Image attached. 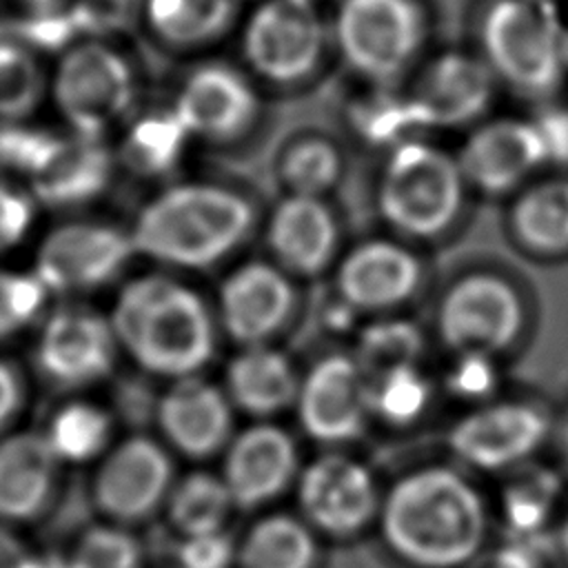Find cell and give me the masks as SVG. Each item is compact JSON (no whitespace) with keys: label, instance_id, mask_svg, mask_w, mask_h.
<instances>
[{"label":"cell","instance_id":"6","mask_svg":"<svg viewBox=\"0 0 568 568\" xmlns=\"http://www.w3.org/2000/svg\"><path fill=\"white\" fill-rule=\"evenodd\" d=\"M564 22L557 4L535 0H470L466 42L495 75L501 93L532 106L561 95Z\"/></svg>","mask_w":568,"mask_h":568},{"label":"cell","instance_id":"48","mask_svg":"<svg viewBox=\"0 0 568 568\" xmlns=\"http://www.w3.org/2000/svg\"><path fill=\"white\" fill-rule=\"evenodd\" d=\"M11 4L18 7V13H31V11H44L69 4V0H11Z\"/></svg>","mask_w":568,"mask_h":568},{"label":"cell","instance_id":"49","mask_svg":"<svg viewBox=\"0 0 568 568\" xmlns=\"http://www.w3.org/2000/svg\"><path fill=\"white\" fill-rule=\"evenodd\" d=\"M27 568H71L69 559L58 557V555H42V557H31Z\"/></svg>","mask_w":568,"mask_h":568},{"label":"cell","instance_id":"36","mask_svg":"<svg viewBox=\"0 0 568 568\" xmlns=\"http://www.w3.org/2000/svg\"><path fill=\"white\" fill-rule=\"evenodd\" d=\"M49 69L13 33L0 38V122L33 120L47 102Z\"/></svg>","mask_w":568,"mask_h":568},{"label":"cell","instance_id":"51","mask_svg":"<svg viewBox=\"0 0 568 568\" xmlns=\"http://www.w3.org/2000/svg\"><path fill=\"white\" fill-rule=\"evenodd\" d=\"M561 58H564V69L568 78V24L564 22V33H561Z\"/></svg>","mask_w":568,"mask_h":568},{"label":"cell","instance_id":"19","mask_svg":"<svg viewBox=\"0 0 568 568\" xmlns=\"http://www.w3.org/2000/svg\"><path fill=\"white\" fill-rule=\"evenodd\" d=\"M424 280V262L390 233L368 235L346 246L333 266L335 295L362 313H388L406 304Z\"/></svg>","mask_w":568,"mask_h":568},{"label":"cell","instance_id":"41","mask_svg":"<svg viewBox=\"0 0 568 568\" xmlns=\"http://www.w3.org/2000/svg\"><path fill=\"white\" fill-rule=\"evenodd\" d=\"M47 293V286L33 271H0V339L33 324L44 306Z\"/></svg>","mask_w":568,"mask_h":568},{"label":"cell","instance_id":"27","mask_svg":"<svg viewBox=\"0 0 568 568\" xmlns=\"http://www.w3.org/2000/svg\"><path fill=\"white\" fill-rule=\"evenodd\" d=\"M337 133L351 146L375 160L390 149L426 135L404 84H366L351 82L339 100Z\"/></svg>","mask_w":568,"mask_h":568},{"label":"cell","instance_id":"38","mask_svg":"<svg viewBox=\"0 0 568 568\" xmlns=\"http://www.w3.org/2000/svg\"><path fill=\"white\" fill-rule=\"evenodd\" d=\"M113 435V415L89 402L60 408L49 426L47 439L60 462H89L104 453Z\"/></svg>","mask_w":568,"mask_h":568},{"label":"cell","instance_id":"4","mask_svg":"<svg viewBox=\"0 0 568 568\" xmlns=\"http://www.w3.org/2000/svg\"><path fill=\"white\" fill-rule=\"evenodd\" d=\"M470 193L453 146L413 138L375 160L371 204L386 233L408 244L455 235L468 217Z\"/></svg>","mask_w":568,"mask_h":568},{"label":"cell","instance_id":"9","mask_svg":"<svg viewBox=\"0 0 568 568\" xmlns=\"http://www.w3.org/2000/svg\"><path fill=\"white\" fill-rule=\"evenodd\" d=\"M164 98L197 151L242 155L271 124V98L235 58L220 53L184 62Z\"/></svg>","mask_w":568,"mask_h":568},{"label":"cell","instance_id":"40","mask_svg":"<svg viewBox=\"0 0 568 568\" xmlns=\"http://www.w3.org/2000/svg\"><path fill=\"white\" fill-rule=\"evenodd\" d=\"M446 393L473 406L490 402L501 384V368L495 355L486 353H453L442 379Z\"/></svg>","mask_w":568,"mask_h":568},{"label":"cell","instance_id":"1","mask_svg":"<svg viewBox=\"0 0 568 568\" xmlns=\"http://www.w3.org/2000/svg\"><path fill=\"white\" fill-rule=\"evenodd\" d=\"M262 213L244 180L186 173L151 189L126 226L138 257L164 271H211L260 233Z\"/></svg>","mask_w":568,"mask_h":568},{"label":"cell","instance_id":"30","mask_svg":"<svg viewBox=\"0 0 568 568\" xmlns=\"http://www.w3.org/2000/svg\"><path fill=\"white\" fill-rule=\"evenodd\" d=\"M504 204L506 235L521 253L537 260L568 255V173L546 171Z\"/></svg>","mask_w":568,"mask_h":568},{"label":"cell","instance_id":"50","mask_svg":"<svg viewBox=\"0 0 568 568\" xmlns=\"http://www.w3.org/2000/svg\"><path fill=\"white\" fill-rule=\"evenodd\" d=\"M559 548H561V552L568 561V510H566V515L561 519V526H559Z\"/></svg>","mask_w":568,"mask_h":568},{"label":"cell","instance_id":"21","mask_svg":"<svg viewBox=\"0 0 568 568\" xmlns=\"http://www.w3.org/2000/svg\"><path fill=\"white\" fill-rule=\"evenodd\" d=\"M300 470L293 435L273 422H253L226 444L220 477L237 510H257L295 488Z\"/></svg>","mask_w":568,"mask_h":568},{"label":"cell","instance_id":"54","mask_svg":"<svg viewBox=\"0 0 568 568\" xmlns=\"http://www.w3.org/2000/svg\"><path fill=\"white\" fill-rule=\"evenodd\" d=\"M324 2H328V0H324Z\"/></svg>","mask_w":568,"mask_h":568},{"label":"cell","instance_id":"23","mask_svg":"<svg viewBox=\"0 0 568 568\" xmlns=\"http://www.w3.org/2000/svg\"><path fill=\"white\" fill-rule=\"evenodd\" d=\"M120 180L109 140L60 131L24 180L40 209L80 211L102 200Z\"/></svg>","mask_w":568,"mask_h":568},{"label":"cell","instance_id":"47","mask_svg":"<svg viewBox=\"0 0 568 568\" xmlns=\"http://www.w3.org/2000/svg\"><path fill=\"white\" fill-rule=\"evenodd\" d=\"M31 557L33 555L24 548V544L0 526V568H27Z\"/></svg>","mask_w":568,"mask_h":568},{"label":"cell","instance_id":"35","mask_svg":"<svg viewBox=\"0 0 568 568\" xmlns=\"http://www.w3.org/2000/svg\"><path fill=\"white\" fill-rule=\"evenodd\" d=\"M426 348L424 331L408 317L384 315L362 324L355 335L353 359L366 379L395 368L417 366Z\"/></svg>","mask_w":568,"mask_h":568},{"label":"cell","instance_id":"22","mask_svg":"<svg viewBox=\"0 0 568 568\" xmlns=\"http://www.w3.org/2000/svg\"><path fill=\"white\" fill-rule=\"evenodd\" d=\"M118 351L120 344L106 317L84 306H69L44 324L36 364L55 388H84L113 373Z\"/></svg>","mask_w":568,"mask_h":568},{"label":"cell","instance_id":"20","mask_svg":"<svg viewBox=\"0 0 568 568\" xmlns=\"http://www.w3.org/2000/svg\"><path fill=\"white\" fill-rule=\"evenodd\" d=\"M297 304L293 277L268 257H251L231 266L215 300L220 331L240 346L271 344L288 324Z\"/></svg>","mask_w":568,"mask_h":568},{"label":"cell","instance_id":"11","mask_svg":"<svg viewBox=\"0 0 568 568\" xmlns=\"http://www.w3.org/2000/svg\"><path fill=\"white\" fill-rule=\"evenodd\" d=\"M526 326L519 288L495 268H470L442 293L435 328L453 353L499 355L517 344Z\"/></svg>","mask_w":568,"mask_h":568},{"label":"cell","instance_id":"10","mask_svg":"<svg viewBox=\"0 0 568 568\" xmlns=\"http://www.w3.org/2000/svg\"><path fill=\"white\" fill-rule=\"evenodd\" d=\"M426 135L466 133L493 113L504 95L479 53L464 40L435 44L404 82Z\"/></svg>","mask_w":568,"mask_h":568},{"label":"cell","instance_id":"46","mask_svg":"<svg viewBox=\"0 0 568 568\" xmlns=\"http://www.w3.org/2000/svg\"><path fill=\"white\" fill-rule=\"evenodd\" d=\"M22 379L13 364L0 362V433L13 422L22 406Z\"/></svg>","mask_w":568,"mask_h":568},{"label":"cell","instance_id":"14","mask_svg":"<svg viewBox=\"0 0 568 568\" xmlns=\"http://www.w3.org/2000/svg\"><path fill=\"white\" fill-rule=\"evenodd\" d=\"M453 151L475 200L506 202L546 173L544 146L528 113H493L462 133Z\"/></svg>","mask_w":568,"mask_h":568},{"label":"cell","instance_id":"16","mask_svg":"<svg viewBox=\"0 0 568 568\" xmlns=\"http://www.w3.org/2000/svg\"><path fill=\"white\" fill-rule=\"evenodd\" d=\"M260 235L268 260L293 280L333 271L344 251L342 215L333 197L277 193L262 213Z\"/></svg>","mask_w":568,"mask_h":568},{"label":"cell","instance_id":"32","mask_svg":"<svg viewBox=\"0 0 568 568\" xmlns=\"http://www.w3.org/2000/svg\"><path fill=\"white\" fill-rule=\"evenodd\" d=\"M317 537L300 515L266 513L237 539L235 568H315Z\"/></svg>","mask_w":568,"mask_h":568},{"label":"cell","instance_id":"33","mask_svg":"<svg viewBox=\"0 0 568 568\" xmlns=\"http://www.w3.org/2000/svg\"><path fill=\"white\" fill-rule=\"evenodd\" d=\"M559 497V477L537 464H524L510 470L499 493V519L506 537L515 541H535L541 537Z\"/></svg>","mask_w":568,"mask_h":568},{"label":"cell","instance_id":"42","mask_svg":"<svg viewBox=\"0 0 568 568\" xmlns=\"http://www.w3.org/2000/svg\"><path fill=\"white\" fill-rule=\"evenodd\" d=\"M38 209L40 204L20 180L0 175V253L18 246L29 235Z\"/></svg>","mask_w":568,"mask_h":568},{"label":"cell","instance_id":"24","mask_svg":"<svg viewBox=\"0 0 568 568\" xmlns=\"http://www.w3.org/2000/svg\"><path fill=\"white\" fill-rule=\"evenodd\" d=\"M242 0H140L135 27L153 51L180 64L233 42Z\"/></svg>","mask_w":568,"mask_h":568},{"label":"cell","instance_id":"34","mask_svg":"<svg viewBox=\"0 0 568 568\" xmlns=\"http://www.w3.org/2000/svg\"><path fill=\"white\" fill-rule=\"evenodd\" d=\"M233 508V499L220 473L202 468L175 477L164 504L166 519L178 537L224 530Z\"/></svg>","mask_w":568,"mask_h":568},{"label":"cell","instance_id":"44","mask_svg":"<svg viewBox=\"0 0 568 568\" xmlns=\"http://www.w3.org/2000/svg\"><path fill=\"white\" fill-rule=\"evenodd\" d=\"M235 559L237 539L226 528L180 537L175 548L178 568H235Z\"/></svg>","mask_w":568,"mask_h":568},{"label":"cell","instance_id":"28","mask_svg":"<svg viewBox=\"0 0 568 568\" xmlns=\"http://www.w3.org/2000/svg\"><path fill=\"white\" fill-rule=\"evenodd\" d=\"M351 146L337 131L300 126L288 131L271 158L277 193L333 197L348 180Z\"/></svg>","mask_w":568,"mask_h":568},{"label":"cell","instance_id":"25","mask_svg":"<svg viewBox=\"0 0 568 568\" xmlns=\"http://www.w3.org/2000/svg\"><path fill=\"white\" fill-rule=\"evenodd\" d=\"M235 408L224 388L204 375L169 382L155 402V424L169 450L204 462L222 455L235 435Z\"/></svg>","mask_w":568,"mask_h":568},{"label":"cell","instance_id":"52","mask_svg":"<svg viewBox=\"0 0 568 568\" xmlns=\"http://www.w3.org/2000/svg\"><path fill=\"white\" fill-rule=\"evenodd\" d=\"M561 446H564V455H566V459H568V422H566L564 433H561Z\"/></svg>","mask_w":568,"mask_h":568},{"label":"cell","instance_id":"45","mask_svg":"<svg viewBox=\"0 0 568 568\" xmlns=\"http://www.w3.org/2000/svg\"><path fill=\"white\" fill-rule=\"evenodd\" d=\"M470 568H544L535 541L506 539L499 548L481 555Z\"/></svg>","mask_w":568,"mask_h":568},{"label":"cell","instance_id":"2","mask_svg":"<svg viewBox=\"0 0 568 568\" xmlns=\"http://www.w3.org/2000/svg\"><path fill=\"white\" fill-rule=\"evenodd\" d=\"M488 506L457 468L428 464L399 475L382 495L384 546L410 568H468L484 550Z\"/></svg>","mask_w":568,"mask_h":568},{"label":"cell","instance_id":"26","mask_svg":"<svg viewBox=\"0 0 568 568\" xmlns=\"http://www.w3.org/2000/svg\"><path fill=\"white\" fill-rule=\"evenodd\" d=\"M120 178L162 186L191 173L197 153L189 131L171 109L166 98L144 100L111 140Z\"/></svg>","mask_w":568,"mask_h":568},{"label":"cell","instance_id":"31","mask_svg":"<svg viewBox=\"0 0 568 568\" xmlns=\"http://www.w3.org/2000/svg\"><path fill=\"white\" fill-rule=\"evenodd\" d=\"M58 455L47 435L22 433L0 442V519L42 517L58 493Z\"/></svg>","mask_w":568,"mask_h":568},{"label":"cell","instance_id":"17","mask_svg":"<svg viewBox=\"0 0 568 568\" xmlns=\"http://www.w3.org/2000/svg\"><path fill=\"white\" fill-rule=\"evenodd\" d=\"M302 433L326 448L357 442L368 422V379L353 355L328 353L300 377L293 404Z\"/></svg>","mask_w":568,"mask_h":568},{"label":"cell","instance_id":"3","mask_svg":"<svg viewBox=\"0 0 568 568\" xmlns=\"http://www.w3.org/2000/svg\"><path fill=\"white\" fill-rule=\"evenodd\" d=\"M109 322L120 348L153 377L173 382L202 375L217 353L215 311L173 271L131 277L120 288Z\"/></svg>","mask_w":568,"mask_h":568},{"label":"cell","instance_id":"37","mask_svg":"<svg viewBox=\"0 0 568 568\" xmlns=\"http://www.w3.org/2000/svg\"><path fill=\"white\" fill-rule=\"evenodd\" d=\"M435 388L430 377L417 366H404L368 379L371 419L390 428H410L430 408Z\"/></svg>","mask_w":568,"mask_h":568},{"label":"cell","instance_id":"18","mask_svg":"<svg viewBox=\"0 0 568 568\" xmlns=\"http://www.w3.org/2000/svg\"><path fill=\"white\" fill-rule=\"evenodd\" d=\"M173 481L169 448L138 433L106 453L93 477L91 501L118 526L140 524L164 508Z\"/></svg>","mask_w":568,"mask_h":568},{"label":"cell","instance_id":"5","mask_svg":"<svg viewBox=\"0 0 568 568\" xmlns=\"http://www.w3.org/2000/svg\"><path fill=\"white\" fill-rule=\"evenodd\" d=\"M233 47L237 64L271 100L311 93L335 69L328 2L251 0Z\"/></svg>","mask_w":568,"mask_h":568},{"label":"cell","instance_id":"29","mask_svg":"<svg viewBox=\"0 0 568 568\" xmlns=\"http://www.w3.org/2000/svg\"><path fill=\"white\" fill-rule=\"evenodd\" d=\"M300 373L293 359L273 344L240 346L224 366V393L235 410L271 422L293 408Z\"/></svg>","mask_w":568,"mask_h":568},{"label":"cell","instance_id":"15","mask_svg":"<svg viewBox=\"0 0 568 568\" xmlns=\"http://www.w3.org/2000/svg\"><path fill=\"white\" fill-rule=\"evenodd\" d=\"M550 433L546 410L526 399H490L468 408L446 433L450 453L468 468L510 473L532 459Z\"/></svg>","mask_w":568,"mask_h":568},{"label":"cell","instance_id":"7","mask_svg":"<svg viewBox=\"0 0 568 568\" xmlns=\"http://www.w3.org/2000/svg\"><path fill=\"white\" fill-rule=\"evenodd\" d=\"M144 67L120 38L82 36L53 58L47 102L60 129L113 140L146 100Z\"/></svg>","mask_w":568,"mask_h":568},{"label":"cell","instance_id":"8","mask_svg":"<svg viewBox=\"0 0 568 568\" xmlns=\"http://www.w3.org/2000/svg\"><path fill=\"white\" fill-rule=\"evenodd\" d=\"M335 67L351 82L404 84L435 47L430 0H328Z\"/></svg>","mask_w":568,"mask_h":568},{"label":"cell","instance_id":"43","mask_svg":"<svg viewBox=\"0 0 568 568\" xmlns=\"http://www.w3.org/2000/svg\"><path fill=\"white\" fill-rule=\"evenodd\" d=\"M546 155V171H568V102L561 98L548 100L528 111Z\"/></svg>","mask_w":568,"mask_h":568},{"label":"cell","instance_id":"39","mask_svg":"<svg viewBox=\"0 0 568 568\" xmlns=\"http://www.w3.org/2000/svg\"><path fill=\"white\" fill-rule=\"evenodd\" d=\"M67 559L71 568H142L144 548L126 526L102 524L87 528Z\"/></svg>","mask_w":568,"mask_h":568},{"label":"cell","instance_id":"53","mask_svg":"<svg viewBox=\"0 0 568 568\" xmlns=\"http://www.w3.org/2000/svg\"><path fill=\"white\" fill-rule=\"evenodd\" d=\"M535 2H544V4H557V0H535Z\"/></svg>","mask_w":568,"mask_h":568},{"label":"cell","instance_id":"12","mask_svg":"<svg viewBox=\"0 0 568 568\" xmlns=\"http://www.w3.org/2000/svg\"><path fill=\"white\" fill-rule=\"evenodd\" d=\"M135 257L126 224L69 217L42 237L33 273L49 293H89L120 280Z\"/></svg>","mask_w":568,"mask_h":568},{"label":"cell","instance_id":"13","mask_svg":"<svg viewBox=\"0 0 568 568\" xmlns=\"http://www.w3.org/2000/svg\"><path fill=\"white\" fill-rule=\"evenodd\" d=\"M384 490L357 457L328 448L302 466L295 481L300 517L322 537L353 539L377 521Z\"/></svg>","mask_w":568,"mask_h":568}]
</instances>
